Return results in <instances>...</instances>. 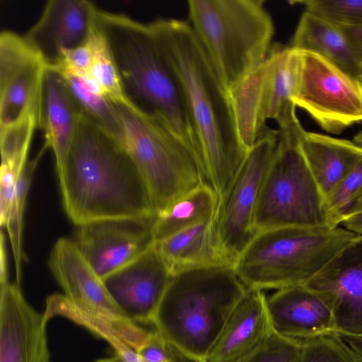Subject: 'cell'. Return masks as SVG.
<instances>
[{"label": "cell", "instance_id": "4fadbf2b", "mask_svg": "<svg viewBox=\"0 0 362 362\" xmlns=\"http://www.w3.org/2000/svg\"><path fill=\"white\" fill-rule=\"evenodd\" d=\"M48 65L25 38L12 30L0 33V126L28 110H42Z\"/></svg>", "mask_w": 362, "mask_h": 362}, {"label": "cell", "instance_id": "836d02e7", "mask_svg": "<svg viewBox=\"0 0 362 362\" xmlns=\"http://www.w3.org/2000/svg\"><path fill=\"white\" fill-rule=\"evenodd\" d=\"M137 353L142 362H193L155 329Z\"/></svg>", "mask_w": 362, "mask_h": 362}, {"label": "cell", "instance_id": "ffe728a7", "mask_svg": "<svg viewBox=\"0 0 362 362\" xmlns=\"http://www.w3.org/2000/svg\"><path fill=\"white\" fill-rule=\"evenodd\" d=\"M83 110L57 72L47 69L39 127L45 138V148L52 151L59 173L78 133Z\"/></svg>", "mask_w": 362, "mask_h": 362}, {"label": "cell", "instance_id": "d590c367", "mask_svg": "<svg viewBox=\"0 0 362 362\" xmlns=\"http://www.w3.org/2000/svg\"><path fill=\"white\" fill-rule=\"evenodd\" d=\"M341 224L346 230L362 235V211L347 218Z\"/></svg>", "mask_w": 362, "mask_h": 362}, {"label": "cell", "instance_id": "f1b7e54d", "mask_svg": "<svg viewBox=\"0 0 362 362\" xmlns=\"http://www.w3.org/2000/svg\"><path fill=\"white\" fill-rule=\"evenodd\" d=\"M354 140L362 146V132ZM326 206L332 228L362 211V154L345 178L326 198Z\"/></svg>", "mask_w": 362, "mask_h": 362}, {"label": "cell", "instance_id": "ba28073f", "mask_svg": "<svg viewBox=\"0 0 362 362\" xmlns=\"http://www.w3.org/2000/svg\"><path fill=\"white\" fill-rule=\"evenodd\" d=\"M300 122L279 129L276 151L264 178L255 216L254 229L329 227L326 200L300 145Z\"/></svg>", "mask_w": 362, "mask_h": 362}, {"label": "cell", "instance_id": "2e32d148", "mask_svg": "<svg viewBox=\"0 0 362 362\" xmlns=\"http://www.w3.org/2000/svg\"><path fill=\"white\" fill-rule=\"evenodd\" d=\"M47 322L28 303L18 284H1L0 362H49Z\"/></svg>", "mask_w": 362, "mask_h": 362}, {"label": "cell", "instance_id": "603a6c76", "mask_svg": "<svg viewBox=\"0 0 362 362\" xmlns=\"http://www.w3.org/2000/svg\"><path fill=\"white\" fill-rule=\"evenodd\" d=\"M300 145L325 200L362 154V146L354 140L333 138L304 129L300 135Z\"/></svg>", "mask_w": 362, "mask_h": 362}, {"label": "cell", "instance_id": "5b68a950", "mask_svg": "<svg viewBox=\"0 0 362 362\" xmlns=\"http://www.w3.org/2000/svg\"><path fill=\"white\" fill-rule=\"evenodd\" d=\"M262 0H189L192 30L229 90L267 57L274 23Z\"/></svg>", "mask_w": 362, "mask_h": 362}, {"label": "cell", "instance_id": "d6a6232c", "mask_svg": "<svg viewBox=\"0 0 362 362\" xmlns=\"http://www.w3.org/2000/svg\"><path fill=\"white\" fill-rule=\"evenodd\" d=\"M303 341L274 332L258 349L235 362H300Z\"/></svg>", "mask_w": 362, "mask_h": 362}, {"label": "cell", "instance_id": "f546056e", "mask_svg": "<svg viewBox=\"0 0 362 362\" xmlns=\"http://www.w3.org/2000/svg\"><path fill=\"white\" fill-rule=\"evenodd\" d=\"M38 158L28 163L17 180L5 220L1 224L8 234L14 259L16 284L19 285L25 259L22 245L23 218L25 198Z\"/></svg>", "mask_w": 362, "mask_h": 362}, {"label": "cell", "instance_id": "7402d4cb", "mask_svg": "<svg viewBox=\"0 0 362 362\" xmlns=\"http://www.w3.org/2000/svg\"><path fill=\"white\" fill-rule=\"evenodd\" d=\"M291 46L315 53L356 78L362 72V49L340 26L307 11L301 15Z\"/></svg>", "mask_w": 362, "mask_h": 362}, {"label": "cell", "instance_id": "52a82bcc", "mask_svg": "<svg viewBox=\"0 0 362 362\" xmlns=\"http://www.w3.org/2000/svg\"><path fill=\"white\" fill-rule=\"evenodd\" d=\"M117 106L122 126L119 140L145 180L156 214L208 185L195 152L163 119L136 104Z\"/></svg>", "mask_w": 362, "mask_h": 362}, {"label": "cell", "instance_id": "8d00e7d4", "mask_svg": "<svg viewBox=\"0 0 362 362\" xmlns=\"http://www.w3.org/2000/svg\"><path fill=\"white\" fill-rule=\"evenodd\" d=\"M342 338L353 352L356 361L362 362V337H344Z\"/></svg>", "mask_w": 362, "mask_h": 362}, {"label": "cell", "instance_id": "7a4b0ae2", "mask_svg": "<svg viewBox=\"0 0 362 362\" xmlns=\"http://www.w3.org/2000/svg\"><path fill=\"white\" fill-rule=\"evenodd\" d=\"M57 175L64 209L75 226L156 215L145 180L129 153L83 112L74 143Z\"/></svg>", "mask_w": 362, "mask_h": 362}, {"label": "cell", "instance_id": "44dd1931", "mask_svg": "<svg viewBox=\"0 0 362 362\" xmlns=\"http://www.w3.org/2000/svg\"><path fill=\"white\" fill-rule=\"evenodd\" d=\"M276 60V47L274 45L266 59L228 90L237 132L247 151L267 127L270 82Z\"/></svg>", "mask_w": 362, "mask_h": 362}, {"label": "cell", "instance_id": "8fae6325", "mask_svg": "<svg viewBox=\"0 0 362 362\" xmlns=\"http://www.w3.org/2000/svg\"><path fill=\"white\" fill-rule=\"evenodd\" d=\"M296 107L308 114L327 132L339 134L362 121V86L324 57L301 51Z\"/></svg>", "mask_w": 362, "mask_h": 362}, {"label": "cell", "instance_id": "8992f818", "mask_svg": "<svg viewBox=\"0 0 362 362\" xmlns=\"http://www.w3.org/2000/svg\"><path fill=\"white\" fill-rule=\"evenodd\" d=\"M357 235L339 226L281 227L257 233L233 264L247 288L305 285Z\"/></svg>", "mask_w": 362, "mask_h": 362}, {"label": "cell", "instance_id": "9c48e42d", "mask_svg": "<svg viewBox=\"0 0 362 362\" xmlns=\"http://www.w3.org/2000/svg\"><path fill=\"white\" fill-rule=\"evenodd\" d=\"M64 291L47 298V320L61 315L98 336L119 333L129 321L110 296L103 279L79 252L71 239L57 240L48 261Z\"/></svg>", "mask_w": 362, "mask_h": 362}, {"label": "cell", "instance_id": "f35d334b", "mask_svg": "<svg viewBox=\"0 0 362 362\" xmlns=\"http://www.w3.org/2000/svg\"><path fill=\"white\" fill-rule=\"evenodd\" d=\"M95 362H123V361L116 355L115 356L100 359Z\"/></svg>", "mask_w": 362, "mask_h": 362}, {"label": "cell", "instance_id": "277c9868", "mask_svg": "<svg viewBox=\"0 0 362 362\" xmlns=\"http://www.w3.org/2000/svg\"><path fill=\"white\" fill-rule=\"evenodd\" d=\"M97 21L107 37L129 97L144 110L163 119L199 158L183 94L148 23L99 8Z\"/></svg>", "mask_w": 362, "mask_h": 362}, {"label": "cell", "instance_id": "d4e9b609", "mask_svg": "<svg viewBox=\"0 0 362 362\" xmlns=\"http://www.w3.org/2000/svg\"><path fill=\"white\" fill-rule=\"evenodd\" d=\"M276 46V61L270 82L268 119L275 120L279 129H286L299 122L294 99L300 83L301 54L291 46Z\"/></svg>", "mask_w": 362, "mask_h": 362}, {"label": "cell", "instance_id": "3957f363", "mask_svg": "<svg viewBox=\"0 0 362 362\" xmlns=\"http://www.w3.org/2000/svg\"><path fill=\"white\" fill-rule=\"evenodd\" d=\"M231 265L173 274L154 315V329L193 362H205L247 291Z\"/></svg>", "mask_w": 362, "mask_h": 362}, {"label": "cell", "instance_id": "5bb4252c", "mask_svg": "<svg viewBox=\"0 0 362 362\" xmlns=\"http://www.w3.org/2000/svg\"><path fill=\"white\" fill-rule=\"evenodd\" d=\"M304 286L331 310L334 334L362 337V235L342 247Z\"/></svg>", "mask_w": 362, "mask_h": 362}, {"label": "cell", "instance_id": "74e56055", "mask_svg": "<svg viewBox=\"0 0 362 362\" xmlns=\"http://www.w3.org/2000/svg\"><path fill=\"white\" fill-rule=\"evenodd\" d=\"M362 49V25H339Z\"/></svg>", "mask_w": 362, "mask_h": 362}, {"label": "cell", "instance_id": "e0dca14e", "mask_svg": "<svg viewBox=\"0 0 362 362\" xmlns=\"http://www.w3.org/2000/svg\"><path fill=\"white\" fill-rule=\"evenodd\" d=\"M98 11L87 0H49L23 36L51 66L63 50L88 40L97 22Z\"/></svg>", "mask_w": 362, "mask_h": 362}, {"label": "cell", "instance_id": "30bf717a", "mask_svg": "<svg viewBox=\"0 0 362 362\" xmlns=\"http://www.w3.org/2000/svg\"><path fill=\"white\" fill-rule=\"evenodd\" d=\"M278 138L279 130L265 128L218 201L215 216L216 230L221 249L233 267L256 235L255 212Z\"/></svg>", "mask_w": 362, "mask_h": 362}, {"label": "cell", "instance_id": "6da1fadb", "mask_svg": "<svg viewBox=\"0 0 362 362\" xmlns=\"http://www.w3.org/2000/svg\"><path fill=\"white\" fill-rule=\"evenodd\" d=\"M148 23L177 79L207 183L219 201L247 153L237 132L228 90L188 21L159 18Z\"/></svg>", "mask_w": 362, "mask_h": 362}, {"label": "cell", "instance_id": "1f68e13d", "mask_svg": "<svg viewBox=\"0 0 362 362\" xmlns=\"http://www.w3.org/2000/svg\"><path fill=\"white\" fill-rule=\"evenodd\" d=\"M300 362H358L340 336L332 333L303 341Z\"/></svg>", "mask_w": 362, "mask_h": 362}, {"label": "cell", "instance_id": "ac0fdd59", "mask_svg": "<svg viewBox=\"0 0 362 362\" xmlns=\"http://www.w3.org/2000/svg\"><path fill=\"white\" fill-rule=\"evenodd\" d=\"M274 332L263 291L247 288L231 313L205 362H235L262 346Z\"/></svg>", "mask_w": 362, "mask_h": 362}, {"label": "cell", "instance_id": "cb8c5ba5", "mask_svg": "<svg viewBox=\"0 0 362 362\" xmlns=\"http://www.w3.org/2000/svg\"><path fill=\"white\" fill-rule=\"evenodd\" d=\"M154 245L173 273L192 267L231 265L221 249L215 218L180 231Z\"/></svg>", "mask_w": 362, "mask_h": 362}, {"label": "cell", "instance_id": "e575fe53", "mask_svg": "<svg viewBox=\"0 0 362 362\" xmlns=\"http://www.w3.org/2000/svg\"><path fill=\"white\" fill-rule=\"evenodd\" d=\"M5 237L3 233L1 234V250H0V283L1 285L7 283L8 269H7V257L5 247Z\"/></svg>", "mask_w": 362, "mask_h": 362}, {"label": "cell", "instance_id": "4dcf8cb0", "mask_svg": "<svg viewBox=\"0 0 362 362\" xmlns=\"http://www.w3.org/2000/svg\"><path fill=\"white\" fill-rule=\"evenodd\" d=\"M305 10L338 25H362V0H304Z\"/></svg>", "mask_w": 362, "mask_h": 362}, {"label": "cell", "instance_id": "484cf974", "mask_svg": "<svg viewBox=\"0 0 362 362\" xmlns=\"http://www.w3.org/2000/svg\"><path fill=\"white\" fill-rule=\"evenodd\" d=\"M218 197L209 185H203L180 197L156 214L153 224L155 243L180 231L215 218Z\"/></svg>", "mask_w": 362, "mask_h": 362}, {"label": "cell", "instance_id": "7c38bea8", "mask_svg": "<svg viewBox=\"0 0 362 362\" xmlns=\"http://www.w3.org/2000/svg\"><path fill=\"white\" fill-rule=\"evenodd\" d=\"M156 216L84 223L76 226L71 240L88 264L104 279L154 245Z\"/></svg>", "mask_w": 362, "mask_h": 362}, {"label": "cell", "instance_id": "ab89813d", "mask_svg": "<svg viewBox=\"0 0 362 362\" xmlns=\"http://www.w3.org/2000/svg\"><path fill=\"white\" fill-rule=\"evenodd\" d=\"M359 83H361V85L362 86V72L361 73V74L357 77L356 78Z\"/></svg>", "mask_w": 362, "mask_h": 362}, {"label": "cell", "instance_id": "9a60e30c", "mask_svg": "<svg viewBox=\"0 0 362 362\" xmlns=\"http://www.w3.org/2000/svg\"><path fill=\"white\" fill-rule=\"evenodd\" d=\"M173 274L153 245L103 281L110 296L126 318L136 323L152 324Z\"/></svg>", "mask_w": 362, "mask_h": 362}, {"label": "cell", "instance_id": "d6986e66", "mask_svg": "<svg viewBox=\"0 0 362 362\" xmlns=\"http://www.w3.org/2000/svg\"><path fill=\"white\" fill-rule=\"evenodd\" d=\"M274 330L304 341L334 333L331 310L321 297L304 285L276 290L267 296Z\"/></svg>", "mask_w": 362, "mask_h": 362}, {"label": "cell", "instance_id": "4316f807", "mask_svg": "<svg viewBox=\"0 0 362 362\" xmlns=\"http://www.w3.org/2000/svg\"><path fill=\"white\" fill-rule=\"evenodd\" d=\"M88 42L92 51L90 73L106 95L117 105H135L126 92L109 41L98 21L90 33Z\"/></svg>", "mask_w": 362, "mask_h": 362}, {"label": "cell", "instance_id": "83f0119b", "mask_svg": "<svg viewBox=\"0 0 362 362\" xmlns=\"http://www.w3.org/2000/svg\"><path fill=\"white\" fill-rule=\"evenodd\" d=\"M54 71L64 79L83 112L119 140L122 126L117 105L105 93L89 88L80 76L67 71Z\"/></svg>", "mask_w": 362, "mask_h": 362}]
</instances>
